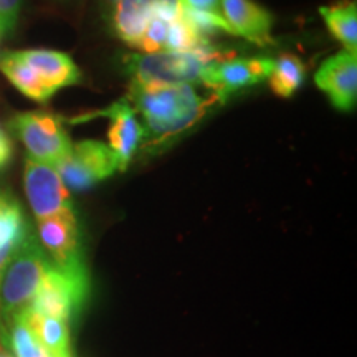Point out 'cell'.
Returning a JSON list of instances; mask_svg holds the SVG:
<instances>
[{
    "instance_id": "obj_10",
    "label": "cell",
    "mask_w": 357,
    "mask_h": 357,
    "mask_svg": "<svg viewBox=\"0 0 357 357\" xmlns=\"http://www.w3.org/2000/svg\"><path fill=\"white\" fill-rule=\"evenodd\" d=\"M314 83L339 111L351 113L357 102V56L339 52L324 61L314 75Z\"/></svg>"
},
{
    "instance_id": "obj_9",
    "label": "cell",
    "mask_w": 357,
    "mask_h": 357,
    "mask_svg": "<svg viewBox=\"0 0 357 357\" xmlns=\"http://www.w3.org/2000/svg\"><path fill=\"white\" fill-rule=\"evenodd\" d=\"M24 189L37 220L65 211H73L71 192L66 189L60 174L50 164L26 158Z\"/></svg>"
},
{
    "instance_id": "obj_8",
    "label": "cell",
    "mask_w": 357,
    "mask_h": 357,
    "mask_svg": "<svg viewBox=\"0 0 357 357\" xmlns=\"http://www.w3.org/2000/svg\"><path fill=\"white\" fill-rule=\"evenodd\" d=\"M273 61L270 56H229L212 61L204 68L200 84L227 101L234 93L268 79Z\"/></svg>"
},
{
    "instance_id": "obj_3",
    "label": "cell",
    "mask_w": 357,
    "mask_h": 357,
    "mask_svg": "<svg viewBox=\"0 0 357 357\" xmlns=\"http://www.w3.org/2000/svg\"><path fill=\"white\" fill-rule=\"evenodd\" d=\"M234 56L207 47L199 52L134 53L124 58L128 73L136 86L155 84H200L202 71L212 61Z\"/></svg>"
},
{
    "instance_id": "obj_4",
    "label": "cell",
    "mask_w": 357,
    "mask_h": 357,
    "mask_svg": "<svg viewBox=\"0 0 357 357\" xmlns=\"http://www.w3.org/2000/svg\"><path fill=\"white\" fill-rule=\"evenodd\" d=\"M8 128L25 146L29 153L26 158L53 167L70 153L73 144L61 119L45 111L17 114L10 119Z\"/></svg>"
},
{
    "instance_id": "obj_23",
    "label": "cell",
    "mask_w": 357,
    "mask_h": 357,
    "mask_svg": "<svg viewBox=\"0 0 357 357\" xmlns=\"http://www.w3.org/2000/svg\"><path fill=\"white\" fill-rule=\"evenodd\" d=\"M20 8L22 0H0V37L15 29Z\"/></svg>"
},
{
    "instance_id": "obj_6",
    "label": "cell",
    "mask_w": 357,
    "mask_h": 357,
    "mask_svg": "<svg viewBox=\"0 0 357 357\" xmlns=\"http://www.w3.org/2000/svg\"><path fill=\"white\" fill-rule=\"evenodd\" d=\"M55 169L70 192H84L118 171V159L111 147L101 141H79L71 144Z\"/></svg>"
},
{
    "instance_id": "obj_26",
    "label": "cell",
    "mask_w": 357,
    "mask_h": 357,
    "mask_svg": "<svg viewBox=\"0 0 357 357\" xmlns=\"http://www.w3.org/2000/svg\"><path fill=\"white\" fill-rule=\"evenodd\" d=\"M0 357H13V356L8 354V352H3V354H0Z\"/></svg>"
},
{
    "instance_id": "obj_25",
    "label": "cell",
    "mask_w": 357,
    "mask_h": 357,
    "mask_svg": "<svg viewBox=\"0 0 357 357\" xmlns=\"http://www.w3.org/2000/svg\"><path fill=\"white\" fill-rule=\"evenodd\" d=\"M13 158V144L6 129L0 126V171H3Z\"/></svg>"
},
{
    "instance_id": "obj_7",
    "label": "cell",
    "mask_w": 357,
    "mask_h": 357,
    "mask_svg": "<svg viewBox=\"0 0 357 357\" xmlns=\"http://www.w3.org/2000/svg\"><path fill=\"white\" fill-rule=\"evenodd\" d=\"M37 231L38 242L53 265L66 273H88L75 208L40 218L37 220Z\"/></svg>"
},
{
    "instance_id": "obj_22",
    "label": "cell",
    "mask_w": 357,
    "mask_h": 357,
    "mask_svg": "<svg viewBox=\"0 0 357 357\" xmlns=\"http://www.w3.org/2000/svg\"><path fill=\"white\" fill-rule=\"evenodd\" d=\"M178 10H181V8H178ZM177 15H164V13L154 15L153 19L147 22L144 32H142L139 42H137L134 48H137V50L142 53L164 52L169 29H171L172 20L176 19Z\"/></svg>"
},
{
    "instance_id": "obj_2",
    "label": "cell",
    "mask_w": 357,
    "mask_h": 357,
    "mask_svg": "<svg viewBox=\"0 0 357 357\" xmlns=\"http://www.w3.org/2000/svg\"><path fill=\"white\" fill-rule=\"evenodd\" d=\"M50 258L32 231L0 271V329L32 305Z\"/></svg>"
},
{
    "instance_id": "obj_19",
    "label": "cell",
    "mask_w": 357,
    "mask_h": 357,
    "mask_svg": "<svg viewBox=\"0 0 357 357\" xmlns=\"http://www.w3.org/2000/svg\"><path fill=\"white\" fill-rule=\"evenodd\" d=\"M306 75L307 68L301 58L283 53L273 61V70L268 77L271 91L280 98H291L303 86Z\"/></svg>"
},
{
    "instance_id": "obj_17",
    "label": "cell",
    "mask_w": 357,
    "mask_h": 357,
    "mask_svg": "<svg viewBox=\"0 0 357 357\" xmlns=\"http://www.w3.org/2000/svg\"><path fill=\"white\" fill-rule=\"evenodd\" d=\"M29 227L20 205L6 194H0V271L20 247Z\"/></svg>"
},
{
    "instance_id": "obj_12",
    "label": "cell",
    "mask_w": 357,
    "mask_h": 357,
    "mask_svg": "<svg viewBox=\"0 0 357 357\" xmlns=\"http://www.w3.org/2000/svg\"><path fill=\"white\" fill-rule=\"evenodd\" d=\"M178 8V0H116L113 29L124 43L134 48L154 15H177Z\"/></svg>"
},
{
    "instance_id": "obj_16",
    "label": "cell",
    "mask_w": 357,
    "mask_h": 357,
    "mask_svg": "<svg viewBox=\"0 0 357 357\" xmlns=\"http://www.w3.org/2000/svg\"><path fill=\"white\" fill-rule=\"evenodd\" d=\"M0 71L8 82L15 86L22 95L37 102H47L55 95L50 88L42 82L19 52H6L0 55Z\"/></svg>"
},
{
    "instance_id": "obj_11",
    "label": "cell",
    "mask_w": 357,
    "mask_h": 357,
    "mask_svg": "<svg viewBox=\"0 0 357 357\" xmlns=\"http://www.w3.org/2000/svg\"><path fill=\"white\" fill-rule=\"evenodd\" d=\"M100 114L111 121L108 129V146L118 159V171H126L129 162L144 141L142 123L137 119L136 109L128 98L113 102L106 109L100 111Z\"/></svg>"
},
{
    "instance_id": "obj_1",
    "label": "cell",
    "mask_w": 357,
    "mask_h": 357,
    "mask_svg": "<svg viewBox=\"0 0 357 357\" xmlns=\"http://www.w3.org/2000/svg\"><path fill=\"white\" fill-rule=\"evenodd\" d=\"M128 100L144 119V141L147 151L153 146L164 147L182 134L197 126L202 119L223 105L225 100L208 91L199 95L194 84H131Z\"/></svg>"
},
{
    "instance_id": "obj_27",
    "label": "cell",
    "mask_w": 357,
    "mask_h": 357,
    "mask_svg": "<svg viewBox=\"0 0 357 357\" xmlns=\"http://www.w3.org/2000/svg\"><path fill=\"white\" fill-rule=\"evenodd\" d=\"M0 38H2V37H0Z\"/></svg>"
},
{
    "instance_id": "obj_21",
    "label": "cell",
    "mask_w": 357,
    "mask_h": 357,
    "mask_svg": "<svg viewBox=\"0 0 357 357\" xmlns=\"http://www.w3.org/2000/svg\"><path fill=\"white\" fill-rule=\"evenodd\" d=\"M8 326L10 329H8L7 339L13 351V357H52L50 352L40 344L38 339L19 316H15Z\"/></svg>"
},
{
    "instance_id": "obj_13",
    "label": "cell",
    "mask_w": 357,
    "mask_h": 357,
    "mask_svg": "<svg viewBox=\"0 0 357 357\" xmlns=\"http://www.w3.org/2000/svg\"><path fill=\"white\" fill-rule=\"evenodd\" d=\"M222 15L234 35L243 37L258 47L273 43L271 38V13L253 0H220Z\"/></svg>"
},
{
    "instance_id": "obj_14",
    "label": "cell",
    "mask_w": 357,
    "mask_h": 357,
    "mask_svg": "<svg viewBox=\"0 0 357 357\" xmlns=\"http://www.w3.org/2000/svg\"><path fill=\"white\" fill-rule=\"evenodd\" d=\"M19 53L53 93L82 83V71L66 53L47 50V48H33V50H22Z\"/></svg>"
},
{
    "instance_id": "obj_18",
    "label": "cell",
    "mask_w": 357,
    "mask_h": 357,
    "mask_svg": "<svg viewBox=\"0 0 357 357\" xmlns=\"http://www.w3.org/2000/svg\"><path fill=\"white\" fill-rule=\"evenodd\" d=\"M326 26L336 40L344 45L346 52L357 53V3L356 0H341L333 6L319 7Z\"/></svg>"
},
{
    "instance_id": "obj_20",
    "label": "cell",
    "mask_w": 357,
    "mask_h": 357,
    "mask_svg": "<svg viewBox=\"0 0 357 357\" xmlns=\"http://www.w3.org/2000/svg\"><path fill=\"white\" fill-rule=\"evenodd\" d=\"M207 47H211L208 37L200 33L197 26L178 10V15L169 29L164 52H199Z\"/></svg>"
},
{
    "instance_id": "obj_24",
    "label": "cell",
    "mask_w": 357,
    "mask_h": 357,
    "mask_svg": "<svg viewBox=\"0 0 357 357\" xmlns=\"http://www.w3.org/2000/svg\"><path fill=\"white\" fill-rule=\"evenodd\" d=\"M178 6H181V8H184V10L223 17L220 0H178Z\"/></svg>"
},
{
    "instance_id": "obj_5",
    "label": "cell",
    "mask_w": 357,
    "mask_h": 357,
    "mask_svg": "<svg viewBox=\"0 0 357 357\" xmlns=\"http://www.w3.org/2000/svg\"><path fill=\"white\" fill-rule=\"evenodd\" d=\"M88 273H66L55 265L48 266L30 307L40 314L71 324L88 300Z\"/></svg>"
},
{
    "instance_id": "obj_15",
    "label": "cell",
    "mask_w": 357,
    "mask_h": 357,
    "mask_svg": "<svg viewBox=\"0 0 357 357\" xmlns=\"http://www.w3.org/2000/svg\"><path fill=\"white\" fill-rule=\"evenodd\" d=\"M17 316L24 321L26 328L33 333L40 344L50 352L52 357H71L70 324L40 314L30 306Z\"/></svg>"
}]
</instances>
